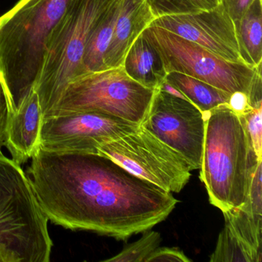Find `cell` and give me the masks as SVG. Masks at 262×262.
<instances>
[{
	"label": "cell",
	"instance_id": "ac0fdd59",
	"mask_svg": "<svg viewBox=\"0 0 262 262\" xmlns=\"http://www.w3.org/2000/svg\"><path fill=\"white\" fill-rule=\"evenodd\" d=\"M225 225L251 254L254 262L261 260L262 215H256L245 207L224 211Z\"/></svg>",
	"mask_w": 262,
	"mask_h": 262
},
{
	"label": "cell",
	"instance_id": "7402d4cb",
	"mask_svg": "<svg viewBox=\"0 0 262 262\" xmlns=\"http://www.w3.org/2000/svg\"><path fill=\"white\" fill-rule=\"evenodd\" d=\"M262 105L261 106L248 107L241 116L245 119L247 129L251 137L254 151L259 158L262 159Z\"/></svg>",
	"mask_w": 262,
	"mask_h": 262
},
{
	"label": "cell",
	"instance_id": "9c48e42d",
	"mask_svg": "<svg viewBox=\"0 0 262 262\" xmlns=\"http://www.w3.org/2000/svg\"><path fill=\"white\" fill-rule=\"evenodd\" d=\"M141 125L179 153L191 171L201 168L205 115L189 101L157 89Z\"/></svg>",
	"mask_w": 262,
	"mask_h": 262
},
{
	"label": "cell",
	"instance_id": "ba28073f",
	"mask_svg": "<svg viewBox=\"0 0 262 262\" xmlns=\"http://www.w3.org/2000/svg\"><path fill=\"white\" fill-rule=\"evenodd\" d=\"M133 174L169 192L179 193L191 177L188 162L145 127L98 148Z\"/></svg>",
	"mask_w": 262,
	"mask_h": 262
},
{
	"label": "cell",
	"instance_id": "277c9868",
	"mask_svg": "<svg viewBox=\"0 0 262 262\" xmlns=\"http://www.w3.org/2000/svg\"><path fill=\"white\" fill-rule=\"evenodd\" d=\"M48 219L21 165L0 151V246L15 262H49Z\"/></svg>",
	"mask_w": 262,
	"mask_h": 262
},
{
	"label": "cell",
	"instance_id": "3957f363",
	"mask_svg": "<svg viewBox=\"0 0 262 262\" xmlns=\"http://www.w3.org/2000/svg\"><path fill=\"white\" fill-rule=\"evenodd\" d=\"M70 0H19L0 16V77L14 113L39 77L49 37Z\"/></svg>",
	"mask_w": 262,
	"mask_h": 262
},
{
	"label": "cell",
	"instance_id": "7c38bea8",
	"mask_svg": "<svg viewBox=\"0 0 262 262\" xmlns=\"http://www.w3.org/2000/svg\"><path fill=\"white\" fill-rule=\"evenodd\" d=\"M44 115L35 89L11 113L6 147L12 159L19 165L28 162L39 148Z\"/></svg>",
	"mask_w": 262,
	"mask_h": 262
},
{
	"label": "cell",
	"instance_id": "d4e9b609",
	"mask_svg": "<svg viewBox=\"0 0 262 262\" xmlns=\"http://www.w3.org/2000/svg\"><path fill=\"white\" fill-rule=\"evenodd\" d=\"M254 0H219V5L226 12L233 23L241 20Z\"/></svg>",
	"mask_w": 262,
	"mask_h": 262
},
{
	"label": "cell",
	"instance_id": "5b68a950",
	"mask_svg": "<svg viewBox=\"0 0 262 262\" xmlns=\"http://www.w3.org/2000/svg\"><path fill=\"white\" fill-rule=\"evenodd\" d=\"M114 0H70L49 37L34 89L44 117L56 105L67 84L82 74L84 50L90 35Z\"/></svg>",
	"mask_w": 262,
	"mask_h": 262
},
{
	"label": "cell",
	"instance_id": "603a6c76",
	"mask_svg": "<svg viewBox=\"0 0 262 262\" xmlns=\"http://www.w3.org/2000/svg\"><path fill=\"white\" fill-rule=\"evenodd\" d=\"M10 116L11 108L10 100L4 82L0 77V151H2V148L6 147L7 144V129Z\"/></svg>",
	"mask_w": 262,
	"mask_h": 262
},
{
	"label": "cell",
	"instance_id": "52a82bcc",
	"mask_svg": "<svg viewBox=\"0 0 262 262\" xmlns=\"http://www.w3.org/2000/svg\"><path fill=\"white\" fill-rule=\"evenodd\" d=\"M154 93L131 79L122 67L88 73L67 84L46 117L96 112L141 125Z\"/></svg>",
	"mask_w": 262,
	"mask_h": 262
},
{
	"label": "cell",
	"instance_id": "8fae6325",
	"mask_svg": "<svg viewBox=\"0 0 262 262\" xmlns=\"http://www.w3.org/2000/svg\"><path fill=\"white\" fill-rule=\"evenodd\" d=\"M150 26L161 27L194 42L225 60L243 62L234 23L221 5L192 14L156 18Z\"/></svg>",
	"mask_w": 262,
	"mask_h": 262
},
{
	"label": "cell",
	"instance_id": "2e32d148",
	"mask_svg": "<svg viewBox=\"0 0 262 262\" xmlns=\"http://www.w3.org/2000/svg\"><path fill=\"white\" fill-rule=\"evenodd\" d=\"M122 0H114L89 38L84 50L82 74L104 70V58L113 37Z\"/></svg>",
	"mask_w": 262,
	"mask_h": 262
},
{
	"label": "cell",
	"instance_id": "8992f818",
	"mask_svg": "<svg viewBox=\"0 0 262 262\" xmlns=\"http://www.w3.org/2000/svg\"><path fill=\"white\" fill-rule=\"evenodd\" d=\"M142 33L159 53L167 73L191 76L231 95L241 92L247 95L251 107L261 105V66L253 68L244 62L225 60L156 26H149Z\"/></svg>",
	"mask_w": 262,
	"mask_h": 262
},
{
	"label": "cell",
	"instance_id": "d6986e66",
	"mask_svg": "<svg viewBox=\"0 0 262 262\" xmlns=\"http://www.w3.org/2000/svg\"><path fill=\"white\" fill-rule=\"evenodd\" d=\"M155 17L192 14L213 10L219 0H145Z\"/></svg>",
	"mask_w": 262,
	"mask_h": 262
},
{
	"label": "cell",
	"instance_id": "cb8c5ba5",
	"mask_svg": "<svg viewBox=\"0 0 262 262\" xmlns=\"http://www.w3.org/2000/svg\"><path fill=\"white\" fill-rule=\"evenodd\" d=\"M189 262V258L183 251L177 248L158 247L146 259L145 262Z\"/></svg>",
	"mask_w": 262,
	"mask_h": 262
},
{
	"label": "cell",
	"instance_id": "4fadbf2b",
	"mask_svg": "<svg viewBox=\"0 0 262 262\" xmlns=\"http://www.w3.org/2000/svg\"><path fill=\"white\" fill-rule=\"evenodd\" d=\"M155 19L145 0H122L113 37L104 58V70L122 67L133 42Z\"/></svg>",
	"mask_w": 262,
	"mask_h": 262
},
{
	"label": "cell",
	"instance_id": "7a4b0ae2",
	"mask_svg": "<svg viewBox=\"0 0 262 262\" xmlns=\"http://www.w3.org/2000/svg\"><path fill=\"white\" fill-rule=\"evenodd\" d=\"M205 118L200 179L209 202L222 212L242 206L248 197L259 162L245 119L228 104Z\"/></svg>",
	"mask_w": 262,
	"mask_h": 262
},
{
	"label": "cell",
	"instance_id": "e0dca14e",
	"mask_svg": "<svg viewBox=\"0 0 262 262\" xmlns=\"http://www.w3.org/2000/svg\"><path fill=\"white\" fill-rule=\"evenodd\" d=\"M165 80L202 113L229 103L231 94L207 82L177 72L167 73Z\"/></svg>",
	"mask_w": 262,
	"mask_h": 262
},
{
	"label": "cell",
	"instance_id": "30bf717a",
	"mask_svg": "<svg viewBox=\"0 0 262 262\" xmlns=\"http://www.w3.org/2000/svg\"><path fill=\"white\" fill-rule=\"evenodd\" d=\"M139 124L96 112L44 117L39 148L51 152L95 153L138 129Z\"/></svg>",
	"mask_w": 262,
	"mask_h": 262
},
{
	"label": "cell",
	"instance_id": "ffe728a7",
	"mask_svg": "<svg viewBox=\"0 0 262 262\" xmlns=\"http://www.w3.org/2000/svg\"><path fill=\"white\" fill-rule=\"evenodd\" d=\"M210 261L254 262V260L246 248L225 225L219 234L215 249L210 257Z\"/></svg>",
	"mask_w": 262,
	"mask_h": 262
},
{
	"label": "cell",
	"instance_id": "5bb4252c",
	"mask_svg": "<svg viewBox=\"0 0 262 262\" xmlns=\"http://www.w3.org/2000/svg\"><path fill=\"white\" fill-rule=\"evenodd\" d=\"M122 68L131 79L151 90H157L167 76L160 56L143 33L127 52Z\"/></svg>",
	"mask_w": 262,
	"mask_h": 262
},
{
	"label": "cell",
	"instance_id": "6da1fadb",
	"mask_svg": "<svg viewBox=\"0 0 262 262\" xmlns=\"http://www.w3.org/2000/svg\"><path fill=\"white\" fill-rule=\"evenodd\" d=\"M29 178L49 221L125 240L168 217L179 201L172 193L95 153L39 149Z\"/></svg>",
	"mask_w": 262,
	"mask_h": 262
},
{
	"label": "cell",
	"instance_id": "9a60e30c",
	"mask_svg": "<svg viewBox=\"0 0 262 262\" xmlns=\"http://www.w3.org/2000/svg\"><path fill=\"white\" fill-rule=\"evenodd\" d=\"M239 54L253 68L262 62V0H254L239 22L234 23Z\"/></svg>",
	"mask_w": 262,
	"mask_h": 262
},
{
	"label": "cell",
	"instance_id": "44dd1931",
	"mask_svg": "<svg viewBox=\"0 0 262 262\" xmlns=\"http://www.w3.org/2000/svg\"><path fill=\"white\" fill-rule=\"evenodd\" d=\"M161 242L162 237L159 232L147 230L140 239L125 247L117 255L104 261L145 262L150 254L159 247Z\"/></svg>",
	"mask_w": 262,
	"mask_h": 262
}]
</instances>
